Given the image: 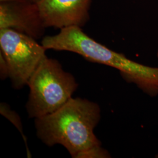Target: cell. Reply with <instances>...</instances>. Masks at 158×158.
<instances>
[{"instance_id": "1", "label": "cell", "mask_w": 158, "mask_h": 158, "mask_svg": "<svg viewBox=\"0 0 158 158\" xmlns=\"http://www.w3.org/2000/svg\"><path fill=\"white\" fill-rule=\"evenodd\" d=\"M100 119L97 103L72 98L55 112L35 119V126L38 138L46 146L61 145L72 158H110L94 132Z\"/></svg>"}, {"instance_id": "2", "label": "cell", "mask_w": 158, "mask_h": 158, "mask_svg": "<svg viewBox=\"0 0 158 158\" xmlns=\"http://www.w3.org/2000/svg\"><path fill=\"white\" fill-rule=\"evenodd\" d=\"M42 44L46 49L72 52L90 62L115 68L126 81L135 84L147 95L158 96V68L136 62L111 50L85 34L80 27L60 29L59 34L44 37Z\"/></svg>"}, {"instance_id": "3", "label": "cell", "mask_w": 158, "mask_h": 158, "mask_svg": "<svg viewBox=\"0 0 158 158\" xmlns=\"http://www.w3.org/2000/svg\"><path fill=\"white\" fill-rule=\"evenodd\" d=\"M29 87L26 109L29 117L38 118L62 107L72 98L78 87L73 76L63 70L56 59L45 58L28 83Z\"/></svg>"}, {"instance_id": "4", "label": "cell", "mask_w": 158, "mask_h": 158, "mask_svg": "<svg viewBox=\"0 0 158 158\" xmlns=\"http://www.w3.org/2000/svg\"><path fill=\"white\" fill-rule=\"evenodd\" d=\"M36 39L12 29H0L1 53L9 69V78L17 90L28 85L47 50Z\"/></svg>"}, {"instance_id": "5", "label": "cell", "mask_w": 158, "mask_h": 158, "mask_svg": "<svg viewBox=\"0 0 158 158\" xmlns=\"http://www.w3.org/2000/svg\"><path fill=\"white\" fill-rule=\"evenodd\" d=\"M91 0H40L37 3L45 28L81 27L89 18Z\"/></svg>"}, {"instance_id": "6", "label": "cell", "mask_w": 158, "mask_h": 158, "mask_svg": "<svg viewBox=\"0 0 158 158\" xmlns=\"http://www.w3.org/2000/svg\"><path fill=\"white\" fill-rule=\"evenodd\" d=\"M10 28L27 34L35 39L44 32L37 4L28 0L1 1L0 29Z\"/></svg>"}, {"instance_id": "7", "label": "cell", "mask_w": 158, "mask_h": 158, "mask_svg": "<svg viewBox=\"0 0 158 158\" xmlns=\"http://www.w3.org/2000/svg\"><path fill=\"white\" fill-rule=\"evenodd\" d=\"M0 113L1 115H2L8 120H10L12 123L15 125V127L17 128L18 131L20 132V133L23 136V138L24 139V141L25 142V144L27 146L28 157L31 158V154L30 151H29L28 147L27 145V138L23 134V126L21 119L18 115V114L15 111L11 110V108L10 107V106L4 102L1 103V104H0Z\"/></svg>"}, {"instance_id": "8", "label": "cell", "mask_w": 158, "mask_h": 158, "mask_svg": "<svg viewBox=\"0 0 158 158\" xmlns=\"http://www.w3.org/2000/svg\"><path fill=\"white\" fill-rule=\"evenodd\" d=\"M0 77L1 80L9 78V69L6 59L0 53Z\"/></svg>"}, {"instance_id": "9", "label": "cell", "mask_w": 158, "mask_h": 158, "mask_svg": "<svg viewBox=\"0 0 158 158\" xmlns=\"http://www.w3.org/2000/svg\"><path fill=\"white\" fill-rule=\"evenodd\" d=\"M28 1H31V2H34V3L37 4V3L40 1V0H28Z\"/></svg>"}, {"instance_id": "10", "label": "cell", "mask_w": 158, "mask_h": 158, "mask_svg": "<svg viewBox=\"0 0 158 158\" xmlns=\"http://www.w3.org/2000/svg\"><path fill=\"white\" fill-rule=\"evenodd\" d=\"M157 55H158V53H157Z\"/></svg>"}]
</instances>
